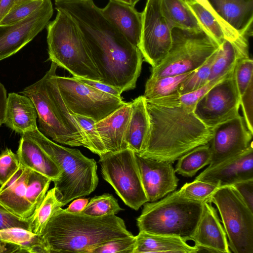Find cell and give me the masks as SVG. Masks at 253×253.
I'll return each mask as SVG.
<instances>
[{"mask_svg":"<svg viewBox=\"0 0 253 253\" xmlns=\"http://www.w3.org/2000/svg\"><path fill=\"white\" fill-rule=\"evenodd\" d=\"M55 8L77 23L100 76V82L124 91L134 89L143 58L104 16L93 0H55Z\"/></svg>","mask_w":253,"mask_h":253,"instance_id":"6da1fadb","label":"cell"},{"mask_svg":"<svg viewBox=\"0 0 253 253\" xmlns=\"http://www.w3.org/2000/svg\"><path fill=\"white\" fill-rule=\"evenodd\" d=\"M146 101L150 126L139 155L173 163L210 141L213 128L199 119L193 109L180 104L160 105Z\"/></svg>","mask_w":253,"mask_h":253,"instance_id":"7a4b0ae2","label":"cell"},{"mask_svg":"<svg viewBox=\"0 0 253 253\" xmlns=\"http://www.w3.org/2000/svg\"><path fill=\"white\" fill-rule=\"evenodd\" d=\"M132 235L115 214L95 217L60 207L40 235V242L42 253H90L103 244Z\"/></svg>","mask_w":253,"mask_h":253,"instance_id":"3957f363","label":"cell"},{"mask_svg":"<svg viewBox=\"0 0 253 253\" xmlns=\"http://www.w3.org/2000/svg\"><path fill=\"white\" fill-rule=\"evenodd\" d=\"M58 67L51 62L44 76L21 93L33 102L38 114V129L42 133L57 143L84 146L80 127L66 106L56 82Z\"/></svg>","mask_w":253,"mask_h":253,"instance_id":"277c9868","label":"cell"},{"mask_svg":"<svg viewBox=\"0 0 253 253\" xmlns=\"http://www.w3.org/2000/svg\"><path fill=\"white\" fill-rule=\"evenodd\" d=\"M24 134L35 141L60 169L61 176L54 183L62 207L95 190L98 177L97 163L93 159L85 157L79 149L57 144L38 128Z\"/></svg>","mask_w":253,"mask_h":253,"instance_id":"5b68a950","label":"cell"},{"mask_svg":"<svg viewBox=\"0 0 253 253\" xmlns=\"http://www.w3.org/2000/svg\"><path fill=\"white\" fill-rule=\"evenodd\" d=\"M55 19L46 25L48 59L74 77L100 81L79 27L69 14L57 10Z\"/></svg>","mask_w":253,"mask_h":253,"instance_id":"8992f818","label":"cell"},{"mask_svg":"<svg viewBox=\"0 0 253 253\" xmlns=\"http://www.w3.org/2000/svg\"><path fill=\"white\" fill-rule=\"evenodd\" d=\"M205 201L189 199L177 191L143 204L136 219L139 231L180 236L187 241L200 218Z\"/></svg>","mask_w":253,"mask_h":253,"instance_id":"52a82bcc","label":"cell"},{"mask_svg":"<svg viewBox=\"0 0 253 253\" xmlns=\"http://www.w3.org/2000/svg\"><path fill=\"white\" fill-rule=\"evenodd\" d=\"M219 45L203 30H172V44L164 59L152 68L149 79H157L197 70Z\"/></svg>","mask_w":253,"mask_h":253,"instance_id":"ba28073f","label":"cell"},{"mask_svg":"<svg viewBox=\"0 0 253 253\" xmlns=\"http://www.w3.org/2000/svg\"><path fill=\"white\" fill-rule=\"evenodd\" d=\"M213 203L220 214L234 253H253V211L232 185L218 187L208 201Z\"/></svg>","mask_w":253,"mask_h":253,"instance_id":"9c48e42d","label":"cell"},{"mask_svg":"<svg viewBox=\"0 0 253 253\" xmlns=\"http://www.w3.org/2000/svg\"><path fill=\"white\" fill-rule=\"evenodd\" d=\"M98 162L103 179L126 206L137 211L148 202L133 151L127 148L108 152L100 157Z\"/></svg>","mask_w":253,"mask_h":253,"instance_id":"30bf717a","label":"cell"},{"mask_svg":"<svg viewBox=\"0 0 253 253\" xmlns=\"http://www.w3.org/2000/svg\"><path fill=\"white\" fill-rule=\"evenodd\" d=\"M61 96L71 114L88 117L96 123L124 105L119 98L91 87L76 78L56 75Z\"/></svg>","mask_w":253,"mask_h":253,"instance_id":"8fae6325","label":"cell"},{"mask_svg":"<svg viewBox=\"0 0 253 253\" xmlns=\"http://www.w3.org/2000/svg\"><path fill=\"white\" fill-rule=\"evenodd\" d=\"M172 30L162 14L161 0H147L142 12L138 48L152 68L158 65L168 54L172 44Z\"/></svg>","mask_w":253,"mask_h":253,"instance_id":"7c38bea8","label":"cell"},{"mask_svg":"<svg viewBox=\"0 0 253 253\" xmlns=\"http://www.w3.org/2000/svg\"><path fill=\"white\" fill-rule=\"evenodd\" d=\"M240 107V96L232 71L198 101L193 112L205 125L213 128L239 115Z\"/></svg>","mask_w":253,"mask_h":253,"instance_id":"4fadbf2b","label":"cell"},{"mask_svg":"<svg viewBox=\"0 0 253 253\" xmlns=\"http://www.w3.org/2000/svg\"><path fill=\"white\" fill-rule=\"evenodd\" d=\"M53 8L51 0L25 19L8 25H0V61L17 53L47 25Z\"/></svg>","mask_w":253,"mask_h":253,"instance_id":"5bb4252c","label":"cell"},{"mask_svg":"<svg viewBox=\"0 0 253 253\" xmlns=\"http://www.w3.org/2000/svg\"><path fill=\"white\" fill-rule=\"evenodd\" d=\"M253 135L240 114L214 126L208 143L211 152L209 167L215 166L243 152L253 142Z\"/></svg>","mask_w":253,"mask_h":253,"instance_id":"9a60e30c","label":"cell"},{"mask_svg":"<svg viewBox=\"0 0 253 253\" xmlns=\"http://www.w3.org/2000/svg\"><path fill=\"white\" fill-rule=\"evenodd\" d=\"M142 184L148 202L158 201L177 188L179 179L172 163L135 153Z\"/></svg>","mask_w":253,"mask_h":253,"instance_id":"2e32d148","label":"cell"},{"mask_svg":"<svg viewBox=\"0 0 253 253\" xmlns=\"http://www.w3.org/2000/svg\"><path fill=\"white\" fill-rule=\"evenodd\" d=\"M253 179V146L240 154L215 166L208 167L195 180L214 184L219 187L232 185L243 180Z\"/></svg>","mask_w":253,"mask_h":253,"instance_id":"e0dca14e","label":"cell"},{"mask_svg":"<svg viewBox=\"0 0 253 253\" xmlns=\"http://www.w3.org/2000/svg\"><path fill=\"white\" fill-rule=\"evenodd\" d=\"M200 249L212 253H230L227 238L212 203L205 201L197 226L189 237Z\"/></svg>","mask_w":253,"mask_h":253,"instance_id":"ac0fdd59","label":"cell"},{"mask_svg":"<svg viewBox=\"0 0 253 253\" xmlns=\"http://www.w3.org/2000/svg\"><path fill=\"white\" fill-rule=\"evenodd\" d=\"M215 15L240 35H253V0H207Z\"/></svg>","mask_w":253,"mask_h":253,"instance_id":"d6986e66","label":"cell"},{"mask_svg":"<svg viewBox=\"0 0 253 253\" xmlns=\"http://www.w3.org/2000/svg\"><path fill=\"white\" fill-rule=\"evenodd\" d=\"M30 171V169L20 165L18 170L0 187V205L22 219L30 218L34 212L26 197Z\"/></svg>","mask_w":253,"mask_h":253,"instance_id":"ffe728a7","label":"cell"},{"mask_svg":"<svg viewBox=\"0 0 253 253\" xmlns=\"http://www.w3.org/2000/svg\"><path fill=\"white\" fill-rule=\"evenodd\" d=\"M131 112V102H126L105 118L96 123L97 131L108 152L126 148V133Z\"/></svg>","mask_w":253,"mask_h":253,"instance_id":"44dd1931","label":"cell"},{"mask_svg":"<svg viewBox=\"0 0 253 253\" xmlns=\"http://www.w3.org/2000/svg\"><path fill=\"white\" fill-rule=\"evenodd\" d=\"M104 16L133 45L138 47L141 34L142 12L131 4L110 0L101 8Z\"/></svg>","mask_w":253,"mask_h":253,"instance_id":"7402d4cb","label":"cell"},{"mask_svg":"<svg viewBox=\"0 0 253 253\" xmlns=\"http://www.w3.org/2000/svg\"><path fill=\"white\" fill-rule=\"evenodd\" d=\"M35 106L28 96L17 93L8 94L4 124L21 135L38 128Z\"/></svg>","mask_w":253,"mask_h":253,"instance_id":"603a6c76","label":"cell"},{"mask_svg":"<svg viewBox=\"0 0 253 253\" xmlns=\"http://www.w3.org/2000/svg\"><path fill=\"white\" fill-rule=\"evenodd\" d=\"M16 155L20 164L48 177L52 181L59 179L60 169L50 157L33 139L21 135Z\"/></svg>","mask_w":253,"mask_h":253,"instance_id":"cb8c5ba5","label":"cell"},{"mask_svg":"<svg viewBox=\"0 0 253 253\" xmlns=\"http://www.w3.org/2000/svg\"><path fill=\"white\" fill-rule=\"evenodd\" d=\"M135 237L133 253H196L200 251L199 247L196 245H189L186 239L178 236L153 234L140 231Z\"/></svg>","mask_w":253,"mask_h":253,"instance_id":"d4e9b609","label":"cell"},{"mask_svg":"<svg viewBox=\"0 0 253 253\" xmlns=\"http://www.w3.org/2000/svg\"><path fill=\"white\" fill-rule=\"evenodd\" d=\"M249 38L241 35L236 41L225 40L221 43L216 50L208 82L226 76L234 70L239 59L249 57Z\"/></svg>","mask_w":253,"mask_h":253,"instance_id":"484cf974","label":"cell"},{"mask_svg":"<svg viewBox=\"0 0 253 253\" xmlns=\"http://www.w3.org/2000/svg\"><path fill=\"white\" fill-rule=\"evenodd\" d=\"M131 102V112L126 133L127 148L140 153L144 147L149 130L146 99L141 95Z\"/></svg>","mask_w":253,"mask_h":253,"instance_id":"4316f807","label":"cell"},{"mask_svg":"<svg viewBox=\"0 0 253 253\" xmlns=\"http://www.w3.org/2000/svg\"><path fill=\"white\" fill-rule=\"evenodd\" d=\"M162 14L172 29L203 30L184 0H161Z\"/></svg>","mask_w":253,"mask_h":253,"instance_id":"83f0119b","label":"cell"},{"mask_svg":"<svg viewBox=\"0 0 253 253\" xmlns=\"http://www.w3.org/2000/svg\"><path fill=\"white\" fill-rule=\"evenodd\" d=\"M195 71L157 79H148L145 84L144 97L146 100H153L180 95L178 91L181 84Z\"/></svg>","mask_w":253,"mask_h":253,"instance_id":"f1b7e54d","label":"cell"},{"mask_svg":"<svg viewBox=\"0 0 253 253\" xmlns=\"http://www.w3.org/2000/svg\"><path fill=\"white\" fill-rule=\"evenodd\" d=\"M177 161L174 169L176 173L185 177L193 176L211 163V152L208 143L195 148Z\"/></svg>","mask_w":253,"mask_h":253,"instance_id":"f546056e","label":"cell"},{"mask_svg":"<svg viewBox=\"0 0 253 253\" xmlns=\"http://www.w3.org/2000/svg\"><path fill=\"white\" fill-rule=\"evenodd\" d=\"M62 208L54 187L47 191L44 198L30 217L29 231L41 235L56 211Z\"/></svg>","mask_w":253,"mask_h":253,"instance_id":"4dcf8cb0","label":"cell"},{"mask_svg":"<svg viewBox=\"0 0 253 253\" xmlns=\"http://www.w3.org/2000/svg\"><path fill=\"white\" fill-rule=\"evenodd\" d=\"M184 0L195 15L203 30L219 45L225 40H228L225 29L212 13L194 0Z\"/></svg>","mask_w":253,"mask_h":253,"instance_id":"1f68e13d","label":"cell"},{"mask_svg":"<svg viewBox=\"0 0 253 253\" xmlns=\"http://www.w3.org/2000/svg\"><path fill=\"white\" fill-rule=\"evenodd\" d=\"M81 130L84 146L92 153L101 157L107 153L97 131L96 122L91 118L72 114Z\"/></svg>","mask_w":253,"mask_h":253,"instance_id":"d6a6232c","label":"cell"},{"mask_svg":"<svg viewBox=\"0 0 253 253\" xmlns=\"http://www.w3.org/2000/svg\"><path fill=\"white\" fill-rule=\"evenodd\" d=\"M51 181L46 176L30 169L27 181L26 197L33 211L44 198Z\"/></svg>","mask_w":253,"mask_h":253,"instance_id":"836d02e7","label":"cell"},{"mask_svg":"<svg viewBox=\"0 0 253 253\" xmlns=\"http://www.w3.org/2000/svg\"><path fill=\"white\" fill-rule=\"evenodd\" d=\"M0 240L18 245L27 253H39V235L19 228L0 230Z\"/></svg>","mask_w":253,"mask_h":253,"instance_id":"e575fe53","label":"cell"},{"mask_svg":"<svg viewBox=\"0 0 253 253\" xmlns=\"http://www.w3.org/2000/svg\"><path fill=\"white\" fill-rule=\"evenodd\" d=\"M123 210L120 207L117 200L113 195L104 194L92 198L80 213L92 216L100 217L116 214Z\"/></svg>","mask_w":253,"mask_h":253,"instance_id":"d590c367","label":"cell"},{"mask_svg":"<svg viewBox=\"0 0 253 253\" xmlns=\"http://www.w3.org/2000/svg\"><path fill=\"white\" fill-rule=\"evenodd\" d=\"M216 50L203 65L196 70L189 78L182 83L178 91L179 95L195 90L208 82L211 65L215 58Z\"/></svg>","mask_w":253,"mask_h":253,"instance_id":"8d00e7d4","label":"cell"},{"mask_svg":"<svg viewBox=\"0 0 253 253\" xmlns=\"http://www.w3.org/2000/svg\"><path fill=\"white\" fill-rule=\"evenodd\" d=\"M219 186L206 181L194 180L186 183L178 190L183 197L193 200L208 201L212 193Z\"/></svg>","mask_w":253,"mask_h":253,"instance_id":"74e56055","label":"cell"},{"mask_svg":"<svg viewBox=\"0 0 253 253\" xmlns=\"http://www.w3.org/2000/svg\"><path fill=\"white\" fill-rule=\"evenodd\" d=\"M253 61L249 57L239 59L233 70V76L240 96L253 81Z\"/></svg>","mask_w":253,"mask_h":253,"instance_id":"f35d334b","label":"cell"},{"mask_svg":"<svg viewBox=\"0 0 253 253\" xmlns=\"http://www.w3.org/2000/svg\"><path fill=\"white\" fill-rule=\"evenodd\" d=\"M44 0H25L15 5L0 22V25H8L19 22L38 9Z\"/></svg>","mask_w":253,"mask_h":253,"instance_id":"ab89813d","label":"cell"},{"mask_svg":"<svg viewBox=\"0 0 253 253\" xmlns=\"http://www.w3.org/2000/svg\"><path fill=\"white\" fill-rule=\"evenodd\" d=\"M135 241L133 235L113 240L93 249L90 253H133Z\"/></svg>","mask_w":253,"mask_h":253,"instance_id":"60d3db41","label":"cell"},{"mask_svg":"<svg viewBox=\"0 0 253 253\" xmlns=\"http://www.w3.org/2000/svg\"><path fill=\"white\" fill-rule=\"evenodd\" d=\"M20 163L16 154L7 149L0 154V185L4 184L18 170Z\"/></svg>","mask_w":253,"mask_h":253,"instance_id":"b9f144b4","label":"cell"},{"mask_svg":"<svg viewBox=\"0 0 253 253\" xmlns=\"http://www.w3.org/2000/svg\"><path fill=\"white\" fill-rule=\"evenodd\" d=\"M226 76L221 78L215 79L211 80L208 82L202 87L195 90L185 94L180 95L178 97V101L179 104L181 106L194 109L198 101L205 94H206L207 92L213 85H214L217 83L221 80Z\"/></svg>","mask_w":253,"mask_h":253,"instance_id":"7bdbcfd3","label":"cell"},{"mask_svg":"<svg viewBox=\"0 0 253 253\" xmlns=\"http://www.w3.org/2000/svg\"><path fill=\"white\" fill-rule=\"evenodd\" d=\"M29 219L20 218L0 205V230L19 228L29 231Z\"/></svg>","mask_w":253,"mask_h":253,"instance_id":"ee69618b","label":"cell"},{"mask_svg":"<svg viewBox=\"0 0 253 253\" xmlns=\"http://www.w3.org/2000/svg\"><path fill=\"white\" fill-rule=\"evenodd\" d=\"M253 81L244 93L240 96V106H241L244 119L249 130L253 133Z\"/></svg>","mask_w":253,"mask_h":253,"instance_id":"f6af8a7d","label":"cell"},{"mask_svg":"<svg viewBox=\"0 0 253 253\" xmlns=\"http://www.w3.org/2000/svg\"><path fill=\"white\" fill-rule=\"evenodd\" d=\"M232 185L251 211H253V179L237 182Z\"/></svg>","mask_w":253,"mask_h":253,"instance_id":"bcb514c9","label":"cell"},{"mask_svg":"<svg viewBox=\"0 0 253 253\" xmlns=\"http://www.w3.org/2000/svg\"><path fill=\"white\" fill-rule=\"evenodd\" d=\"M75 78H76L82 83L85 84L91 87H93L100 91L119 98H122L121 94L122 93L119 89L115 87L107 85L98 81L91 80L89 79L78 77Z\"/></svg>","mask_w":253,"mask_h":253,"instance_id":"7dc6e473","label":"cell"},{"mask_svg":"<svg viewBox=\"0 0 253 253\" xmlns=\"http://www.w3.org/2000/svg\"><path fill=\"white\" fill-rule=\"evenodd\" d=\"M200 4L209 12L212 14V15L217 19L219 22L221 24L222 27L225 29L228 37V40L231 41H234L238 39L240 35L239 33L233 30L230 29L226 27L223 23L220 20L218 17L215 15L211 7L207 0H194Z\"/></svg>","mask_w":253,"mask_h":253,"instance_id":"c3c4849f","label":"cell"},{"mask_svg":"<svg viewBox=\"0 0 253 253\" xmlns=\"http://www.w3.org/2000/svg\"><path fill=\"white\" fill-rule=\"evenodd\" d=\"M89 201V199L79 198L73 201L65 209L66 211L70 213H80L84 209Z\"/></svg>","mask_w":253,"mask_h":253,"instance_id":"681fc988","label":"cell"},{"mask_svg":"<svg viewBox=\"0 0 253 253\" xmlns=\"http://www.w3.org/2000/svg\"><path fill=\"white\" fill-rule=\"evenodd\" d=\"M22 1L23 0H0V22L15 5Z\"/></svg>","mask_w":253,"mask_h":253,"instance_id":"f907efd6","label":"cell"},{"mask_svg":"<svg viewBox=\"0 0 253 253\" xmlns=\"http://www.w3.org/2000/svg\"><path fill=\"white\" fill-rule=\"evenodd\" d=\"M27 253L22 247L0 240V253Z\"/></svg>","mask_w":253,"mask_h":253,"instance_id":"816d5d0a","label":"cell"},{"mask_svg":"<svg viewBox=\"0 0 253 253\" xmlns=\"http://www.w3.org/2000/svg\"><path fill=\"white\" fill-rule=\"evenodd\" d=\"M7 98L6 90L0 82V126L4 124Z\"/></svg>","mask_w":253,"mask_h":253,"instance_id":"f5cc1de1","label":"cell"},{"mask_svg":"<svg viewBox=\"0 0 253 253\" xmlns=\"http://www.w3.org/2000/svg\"><path fill=\"white\" fill-rule=\"evenodd\" d=\"M114 0L123 2L124 3L131 4V0Z\"/></svg>","mask_w":253,"mask_h":253,"instance_id":"db71d44e","label":"cell"},{"mask_svg":"<svg viewBox=\"0 0 253 253\" xmlns=\"http://www.w3.org/2000/svg\"><path fill=\"white\" fill-rule=\"evenodd\" d=\"M140 0H131V5L133 6H135L136 4Z\"/></svg>","mask_w":253,"mask_h":253,"instance_id":"11a10c76","label":"cell"},{"mask_svg":"<svg viewBox=\"0 0 253 253\" xmlns=\"http://www.w3.org/2000/svg\"><path fill=\"white\" fill-rule=\"evenodd\" d=\"M23 1H25V0H23Z\"/></svg>","mask_w":253,"mask_h":253,"instance_id":"9f6ffc18","label":"cell"},{"mask_svg":"<svg viewBox=\"0 0 253 253\" xmlns=\"http://www.w3.org/2000/svg\"></svg>","mask_w":253,"mask_h":253,"instance_id":"6f0895ef","label":"cell"}]
</instances>
